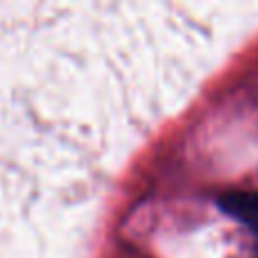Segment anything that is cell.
I'll use <instances>...</instances> for the list:
<instances>
[{"label": "cell", "instance_id": "6da1fadb", "mask_svg": "<svg viewBox=\"0 0 258 258\" xmlns=\"http://www.w3.org/2000/svg\"><path fill=\"white\" fill-rule=\"evenodd\" d=\"M222 211H227L231 218L238 222L247 224L251 231L258 233V195L256 192H245V190H233L220 200Z\"/></svg>", "mask_w": 258, "mask_h": 258}]
</instances>
